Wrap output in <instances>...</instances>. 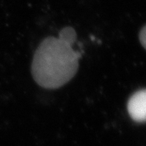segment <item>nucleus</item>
<instances>
[{
    "instance_id": "f257e3e1",
    "label": "nucleus",
    "mask_w": 146,
    "mask_h": 146,
    "mask_svg": "<svg viewBox=\"0 0 146 146\" xmlns=\"http://www.w3.org/2000/svg\"><path fill=\"white\" fill-rule=\"evenodd\" d=\"M72 46L59 36L47 37L40 43L31 66L33 77L38 85L45 89H58L74 77L81 55Z\"/></svg>"
},
{
    "instance_id": "f03ea898",
    "label": "nucleus",
    "mask_w": 146,
    "mask_h": 146,
    "mask_svg": "<svg viewBox=\"0 0 146 146\" xmlns=\"http://www.w3.org/2000/svg\"><path fill=\"white\" fill-rule=\"evenodd\" d=\"M127 110L134 121L146 122V89L137 91L131 97L127 104Z\"/></svg>"
},
{
    "instance_id": "7ed1b4c3",
    "label": "nucleus",
    "mask_w": 146,
    "mask_h": 146,
    "mask_svg": "<svg viewBox=\"0 0 146 146\" xmlns=\"http://www.w3.org/2000/svg\"><path fill=\"white\" fill-rule=\"evenodd\" d=\"M76 34L74 29L72 27H67L62 29L59 33V37L67 41L68 43L73 45L76 40Z\"/></svg>"
},
{
    "instance_id": "20e7f679",
    "label": "nucleus",
    "mask_w": 146,
    "mask_h": 146,
    "mask_svg": "<svg viewBox=\"0 0 146 146\" xmlns=\"http://www.w3.org/2000/svg\"><path fill=\"white\" fill-rule=\"evenodd\" d=\"M139 40L141 45L146 50V26L144 27L140 31Z\"/></svg>"
}]
</instances>
